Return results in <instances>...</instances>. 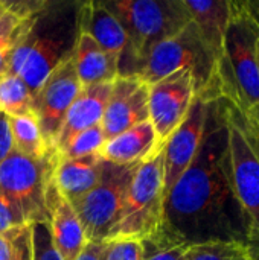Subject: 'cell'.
Here are the masks:
<instances>
[{
  "label": "cell",
  "mask_w": 259,
  "mask_h": 260,
  "mask_svg": "<svg viewBox=\"0 0 259 260\" xmlns=\"http://www.w3.org/2000/svg\"><path fill=\"white\" fill-rule=\"evenodd\" d=\"M11 260H32L31 247V225H26L14 239V253Z\"/></svg>",
  "instance_id": "f546056e"
},
{
  "label": "cell",
  "mask_w": 259,
  "mask_h": 260,
  "mask_svg": "<svg viewBox=\"0 0 259 260\" xmlns=\"http://www.w3.org/2000/svg\"><path fill=\"white\" fill-rule=\"evenodd\" d=\"M255 248L237 242H208L191 245L185 260H258Z\"/></svg>",
  "instance_id": "cb8c5ba5"
},
{
  "label": "cell",
  "mask_w": 259,
  "mask_h": 260,
  "mask_svg": "<svg viewBox=\"0 0 259 260\" xmlns=\"http://www.w3.org/2000/svg\"><path fill=\"white\" fill-rule=\"evenodd\" d=\"M40 2H8V9L0 17V78L5 76L11 52L27 30L35 14L44 6Z\"/></svg>",
  "instance_id": "44dd1931"
},
{
  "label": "cell",
  "mask_w": 259,
  "mask_h": 260,
  "mask_svg": "<svg viewBox=\"0 0 259 260\" xmlns=\"http://www.w3.org/2000/svg\"><path fill=\"white\" fill-rule=\"evenodd\" d=\"M163 149L140 163L134 174L124 210L108 241H142L162 227L163 221Z\"/></svg>",
  "instance_id": "8992f818"
},
{
  "label": "cell",
  "mask_w": 259,
  "mask_h": 260,
  "mask_svg": "<svg viewBox=\"0 0 259 260\" xmlns=\"http://www.w3.org/2000/svg\"><path fill=\"white\" fill-rule=\"evenodd\" d=\"M229 104V149L235 193L246 210L255 247L259 248V157L250 146L243 128L240 126L234 107Z\"/></svg>",
  "instance_id": "8fae6325"
},
{
  "label": "cell",
  "mask_w": 259,
  "mask_h": 260,
  "mask_svg": "<svg viewBox=\"0 0 259 260\" xmlns=\"http://www.w3.org/2000/svg\"><path fill=\"white\" fill-rule=\"evenodd\" d=\"M111 84L113 82H104L81 88L63 120L61 131L55 145L56 152H60L79 133L101 125L111 91Z\"/></svg>",
  "instance_id": "9a60e30c"
},
{
  "label": "cell",
  "mask_w": 259,
  "mask_h": 260,
  "mask_svg": "<svg viewBox=\"0 0 259 260\" xmlns=\"http://www.w3.org/2000/svg\"><path fill=\"white\" fill-rule=\"evenodd\" d=\"M46 210L53 244L63 260H76L85 247L87 239L76 212L60 193L53 180H50L47 187Z\"/></svg>",
  "instance_id": "5bb4252c"
},
{
  "label": "cell",
  "mask_w": 259,
  "mask_h": 260,
  "mask_svg": "<svg viewBox=\"0 0 259 260\" xmlns=\"http://www.w3.org/2000/svg\"><path fill=\"white\" fill-rule=\"evenodd\" d=\"M55 161V151L37 160L14 149L0 165V192L27 225L47 221L46 193Z\"/></svg>",
  "instance_id": "ba28073f"
},
{
  "label": "cell",
  "mask_w": 259,
  "mask_h": 260,
  "mask_svg": "<svg viewBox=\"0 0 259 260\" xmlns=\"http://www.w3.org/2000/svg\"><path fill=\"white\" fill-rule=\"evenodd\" d=\"M258 59H259V43H258ZM246 116H249V117H252L256 123H259V107L253 111V113H250V114H246Z\"/></svg>",
  "instance_id": "d590c367"
},
{
  "label": "cell",
  "mask_w": 259,
  "mask_h": 260,
  "mask_svg": "<svg viewBox=\"0 0 259 260\" xmlns=\"http://www.w3.org/2000/svg\"><path fill=\"white\" fill-rule=\"evenodd\" d=\"M232 12L218 61L221 96L243 114L259 107V27L243 0H231Z\"/></svg>",
  "instance_id": "277c9868"
},
{
  "label": "cell",
  "mask_w": 259,
  "mask_h": 260,
  "mask_svg": "<svg viewBox=\"0 0 259 260\" xmlns=\"http://www.w3.org/2000/svg\"><path fill=\"white\" fill-rule=\"evenodd\" d=\"M9 126L14 137L15 151L37 160L44 158L52 152V149H47L40 131L38 120L32 113L24 116L9 117Z\"/></svg>",
  "instance_id": "7402d4cb"
},
{
  "label": "cell",
  "mask_w": 259,
  "mask_h": 260,
  "mask_svg": "<svg viewBox=\"0 0 259 260\" xmlns=\"http://www.w3.org/2000/svg\"><path fill=\"white\" fill-rule=\"evenodd\" d=\"M185 5L203 40L220 61L224 34L232 12L231 0H185Z\"/></svg>",
  "instance_id": "ffe728a7"
},
{
  "label": "cell",
  "mask_w": 259,
  "mask_h": 260,
  "mask_svg": "<svg viewBox=\"0 0 259 260\" xmlns=\"http://www.w3.org/2000/svg\"><path fill=\"white\" fill-rule=\"evenodd\" d=\"M104 260H143L142 245L134 239L107 241Z\"/></svg>",
  "instance_id": "83f0119b"
},
{
  "label": "cell",
  "mask_w": 259,
  "mask_h": 260,
  "mask_svg": "<svg viewBox=\"0 0 259 260\" xmlns=\"http://www.w3.org/2000/svg\"><path fill=\"white\" fill-rule=\"evenodd\" d=\"M15 149L14 137L9 126V117L0 111V165L9 157V154Z\"/></svg>",
  "instance_id": "1f68e13d"
},
{
  "label": "cell",
  "mask_w": 259,
  "mask_h": 260,
  "mask_svg": "<svg viewBox=\"0 0 259 260\" xmlns=\"http://www.w3.org/2000/svg\"><path fill=\"white\" fill-rule=\"evenodd\" d=\"M105 248H107V241L87 242L76 260H104Z\"/></svg>",
  "instance_id": "d6a6232c"
},
{
  "label": "cell",
  "mask_w": 259,
  "mask_h": 260,
  "mask_svg": "<svg viewBox=\"0 0 259 260\" xmlns=\"http://www.w3.org/2000/svg\"><path fill=\"white\" fill-rule=\"evenodd\" d=\"M177 70H189L195 94L205 101L223 98L218 79V58L191 21L180 34L157 44L142 62L134 78L148 87Z\"/></svg>",
  "instance_id": "5b68a950"
},
{
  "label": "cell",
  "mask_w": 259,
  "mask_h": 260,
  "mask_svg": "<svg viewBox=\"0 0 259 260\" xmlns=\"http://www.w3.org/2000/svg\"><path fill=\"white\" fill-rule=\"evenodd\" d=\"M234 111H235L237 120H238L240 126L243 128V131H244L250 146L253 148V151L258 154L259 157V123H256L252 117H249V116L243 114L241 111H238L235 107H234Z\"/></svg>",
  "instance_id": "4dcf8cb0"
},
{
  "label": "cell",
  "mask_w": 259,
  "mask_h": 260,
  "mask_svg": "<svg viewBox=\"0 0 259 260\" xmlns=\"http://www.w3.org/2000/svg\"><path fill=\"white\" fill-rule=\"evenodd\" d=\"M139 166L140 163L113 165L102 160L98 184L89 193L70 203L81 221L87 242L108 241L121 219L131 180Z\"/></svg>",
  "instance_id": "52a82bcc"
},
{
  "label": "cell",
  "mask_w": 259,
  "mask_h": 260,
  "mask_svg": "<svg viewBox=\"0 0 259 260\" xmlns=\"http://www.w3.org/2000/svg\"><path fill=\"white\" fill-rule=\"evenodd\" d=\"M101 171L102 158L99 154L81 158H61L56 154L52 180L60 193L69 203H73L98 184Z\"/></svg>",
  "instance_id": "ac0fdd59"
},
{
  "label": "cell",
  "mask_w": 259,
  "mask_h": 260,
  "mask_svg": "<svg viewBox=\"0 0 259 260\" xmlns=\"http://www.w3.org/2000/svg\"><path fill=\"white\" fill-rule=\"evenodd\" d=\"M139 242L142 245L143 260H185L191 248L189 244L171 236L162 227Z\"/></svg>",
  "instance_id": "d4e9b609"
},
{
  "label": "cell",
  "mask_w": 259,
  "mask_h": 260,
  "mask_svg": "<svg viewBox=\"0 0 259 260\" xmlns=\"http://www.w3.org/2000/svg\"><path fill=\"white\" fill-rule=\"evenodd\" d=\"M81 88L72 56L58 66L32 96L31 111L38 120L47 149L55 151L63 120Z\"/></svg>",
  "instance_id": "9c48e42d"
},
{
  "label": "cell",
  "mask_w": 259,
  "mask_h": 260,
  "mask_svg": "<svg viewBox=\"0 0 259 260\" xmlns=\"http://www.w3.org/2000/svg\"><path fill=\"white\" fill-rule=\"evenodd\" d=\"M26 227V225H24ZM23 227L15 229L12 232H8L5 235H0V260H11L14 253V239L20 233Z\"/></svg>",
  "instance_id": "836d02e7"
},
{
  "label": "cell",
  "mask_w": 259,
  "mask_h": 260,
  "mask_svg": "<svg viewBox=\"0 0 259 260\" xmlns=\"http://www.w3.org/2000/svg\"><path fill=\"white\" fill-rule=\"evenodd\" d=\"M165 146H159L156 131L150 120L110 139L99 151V157L113 165L142 163Z\"/></svg>",
  "instance_id": "e0dca14e"
},
{
  "label": "cell",
  "mask_w": 259,
  "mask_h": 260,
  "mask_svg": "<svg viewBox=\"0 0 259 260\" xmlns=\"http://www.w3.org/2000/svg\"><path fill=\"white\" fill-rule=\"evenodd\" d=\"M258 260H259V259H258Z\"/></svg>",
  "instance_id": "74e56055"
},
{
  "label": "cell",
  "mask_w": 259,
  "mask_h": 260,
  "mask_svg": "<svg viewBox=\"0 0 259 260\" xmlns=\"http://www.w3.org/2000/svg\"><path fill=\"white\" fill-rule=\"evenodd\" d=\"M203 98L195 96L185 120L172 133L163 148V189L165 198L192 163L205 131L208 104Z\"/></svg>",
  "instance_id": "7c38bea8"
},
{
  "label": "cell",
  "mask_w": 259,
  "mask_h": 260,
  "mask_svg": "<svg viewBox=\"0 0 259 260\" xmlns=\"http://www.w3.org/2000/svg\"><path fill=\"white\" fill-rule=\"evenodd\" d=\"M243 5L259 27V0H243Z\"/></svg>",
  "instance_id": "e575fe53"
},
{
  "label": "cell",
  "mask_w": 259,
  "mask_h": 260,
  "mask_svg": "<svg viewBox=\"0 0 259 260\" xmlns=\"http://www.w3.org/2000/svg\"><path fill=\"white\" fill-rule=\"evenodd\" d=\"M31 247L32 260H63L53 244L47 221L31 224Z\"/></svg>",
  "instance_id": "4316f807"
},
{
  "label": "cell",
  "mask_w": 259,
  "mask_h": 260,
  "mask_svg": "<svg viewBox=\"0 0 259 260\" xmlns=\"http://www.w3.org/2000/svg\"><path fill=\"white\" fill-rule=\"evenodd\" d=\"M73 64L81 87L113 82L119 75L118 59L85 34H79L73 53Z\"/></svg>",
  "instance_id": "d6986e66"
},
{
  "label": "cell",
  "mask_w": 259,
  "mask_h": 260,
  "mask_svg": "<svg viewBox=\"0 0 259 260\" xmlns=\"http://www.w3.org/2000/svg\"><path fill=\"white\" fill-rule=\"evenodd\" d=\"M81 2H46L14 46L5 76L18 75L34 96L46 78L70 59L79 38Z\"/></svg>",
  "instance_id": "7a4b0ae2"
},
{
  "label": "cell",
  "mask_w": 259,
  "mask_h": 260,
  "mask_svg": "<svg viewBox=\"0 0 259 260\" xmlns=\"http://www.w3.org/2000/svg\"><path fill=\"white\" fill-rule=\"evenodd\" d=\"M195 96V84L189 70H177L150 85V122L156 131L159 146H165L172 133L182 125Z\"/></svg>",
  "instance_id": "30bf717a"
},
{
  "label": "cell",
  "mask_w": 259,
  "mask_h": 260,
  "mask_svg": "<svg viewBox=\"0 0 259 260\" xmlns=\"http://www.w3.org/2000/svg\"><path fill=\"white\" fill-rule=\"evenodd\" d=\"M162 229L189 245L237 242L256 250L250 219L234 187L224 98L208 104L198 151L165 198Z\"/></svg>",
  "instance_id": "6da1fadb"
},
{
  "label": "cell",
  "mask_w": 259,
  "mask_h": 260,
  "mask_svg": "<svg viewBox=\"0 0 259 260\" xmlns=\"http://www.w3.org/2000/svg\"><path fill=\"white\" fill-rule=\"evenodd\" d=\"M148 91L150 87L137 78L118 76L113 81L101 122L107 140L150 120Z\"/></svg>",
  "instance_id": "4fadbf2b"
},
{
  "label": "cell",
  "mask_w": 259,
  "mask_h": 260,
  "mask_svg": "<svg viewBox=\"0 0 259 260\" xmlns=\"http://www.w3.org/2000/svg\"><path fill=\"white\" fill-rule=\"evenodd\" d=\"M107 139L101 125L92 126L78 136H75L58 154L61 158H81L93 154H99L102 146L105 145Z\"/></svg>",
  "instance_id": "484cf974"
},
{
  "label": "cell",
  "mask_w": 259,
  "mask_h": 260,
  "mask_svg": "<svg viewBox=\"0 0 259 260\" xmlns=\"http://www.w3.org/2000/svg\"><path fill=\"white\" fill-rule=\"evenodd\" d=\"M104 5L128 38L118 62V76L124 78H134L157 44L176 37L192 21L185 0H105Z\"/></svg>",
  "instance_id": "3957f363"
},
{
  "label": "cell",
  "mask_w": 259,
  "mask_h": 260,
  "mask_svg": "<svg viewBox=\"0 0 259 260\" xmlns=\"http://www.w3.org/2000/svg\"><path fill=\"white\" fill-rule=\"evenodd\" d=\"M32 94L18 75L0 78V111L8 117L24 116L31 111Z\"/></svg>",
  "instance_id": "603a6c76"
},
{
  "label": "cell",
  "mask_w": 259,
  "mask_h": 260,
  "mask_svg": "<svg viewBox=\"0 0 259 260\" xmlns=\"http://www.w3.org/2000/svg\"><path fill=\"white\" fill-rule=\"evenodd\" d=\"M8 9V2H5V0H0V17L5 14V11Z\"/></svg>",
  "instance_id": "8d00e7d4"
},
{
  "label": "cell",
  "mask_w": 259,
  "mask_h": 260,
  "mask_svg": "<svg viewBox=\"0 0 259 260\" xmlns=\"http://www.w3.org/2000/svg\"><path fill=\"white\" fill-rule=\"evenodd\" d=\"M79 32L92 37L107 53L118 59L128 46L127 34L119 20L105 8L104 2H81Z\"/></svg>",
  "instance_id": "2e32d148"
},
{
  "label": "cell",
  "mask_w": 259,
  "mask_h": 260,
  "mask_svg": "<svg viewBox=\"0 0 259 260\" xmlns=\"http://www.w3.org/2000/svg\"><path fill=\"white\" fill-rule=\"evenodd\" d=\"M24 225H27V224L24 222L21 215L0 192V235H5L8 232H12L15 229L24 227Z\"/></svg>",
  "instance_id": "f1b7e54d"
}]
</instances>
